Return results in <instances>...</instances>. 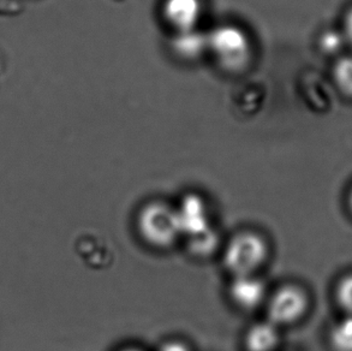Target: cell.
<instances>
[{
    "label": "cell",
    "mask_w": 352,
    "mask_h": 351,
    "mask_svg": "<svg viewBox=\"0 0 352 351\" xmlns=\"http://www.w3.org/2000/svg\"><path fill=\"white\" fill-rule=\"evenodd\" d=\"M270 247L260 233L243 231L230 240L225 247L224 266L234 278L256 275L266 265Z\"/></svg>",
    "instance_id": "obj_1"
},
{
    "label": "cell",
    "mask_w": 352,
    "mask_h": 351,
    "mask_svg": "<svg viewBox=\"0 0 352 351\" xmlns=\"http://www.w3.org/2000/svg\"><path fill=\"white\" fill-rule=\"evenodd\" d=\"M141 237L152 247H171L181 236L177 211L162 202H152L141 209L138 219Z\"/></svg>",
    "instance_id": "obj_2"
},
{
    "label": "cell",
    "mask_w": 352,
    "mask_h": 351,
    "mask_svg": "<svg viewBox=\"0 0 352 351\" xmlns=\"http://www.w3.org/2000/svg\"><path fill=\"white\" fill-rule=\"evenodd\" d=\"M309 306L308 296L297 285H284L267 299V321L279 328L298 323Z\"/></svg>",
    "instance_id": "obj_3"
},
{
    "label": "cell",
    "mask_w": 352,
    "mask_h": 351,
    "mask_svg": "<svg viewBox=\"0 0 352 351\" xmlns=\"http://www.w3.org/2000/svg\"><path fill=\"white\" fill-rule=\"evenodd\" d=\"M208 43L220 62L228 69H238L247 62L249 45L245 35L234 27H221L214 30Z\"/></svg>",
    "instance_id": "obj_4"
},
{
    "label": "cell",
    "mask_w": 352,
    "mask_h": 351,
    "mask_svg": "<svg viewBox=\"0 0 352 351\" xmlns=\"http://www.w3.org/2000/svg\"><path fill=\"white\" fill-rule=\"evenodd\" d=\"M266 284L256 275L234 278L230 286V297L243 310L258 308L266 301Z\"/></svg>",
    "instance_id": "obj_5"
},
{
    "label": "cell",
    "mask_w": 352,
    "mask_h": 351,
    "mask_svg": "<svg viewBox=\"0 0 352 351\" xmlns=\"http://www.w3.org/2000/svg\"><path fill=\"white\" fill-rule=\"evenodd\" d=\"M176 211L182 233L191 237L208 230L207 209L199 196H188Z\"/></svg>",
    "instance_id": "obj_6"
},
{
    "label": "cell",
    "mask_w": 352,
    "mask_h": 351,
    "mask_svg": "<svg viewBox=\"0 0 352 351\" xmlns=\"http://www.w3.org/2000/svg\"><path fill=\"white\" fill-rule=\"evenodd\" d=\"M165 16L179 33L189 32L200 16V3L199 0H167Z\"/></svg>",
    "instance_id": "obj_7"
},
{
    "label": "cell",
    "mask_w": 352,
    "mask_h": 351,
    "mask_svg": "<svg viewBox=\"0 0 352 351\" xmlns=\"http://www.w3.org/2000/svg\"><path fill=\"white\" fill-rule=\"evenodd\" d=\"M280 342L278 328L270 321L256 323L249 328L244 344L248 351H276Z\"/></svg>",
    "instance_id": "obj_8"
},
{
    "label": "cell",
    "mask_w": 352,
    "mask_h": 351,
    "mask_svg": "<svg viewBox=\"0 0 352 351\" xmlns=\"http://www.w3.org/2000/svg\"><path fill=\"white\" fill-rule=\"evenodd\" d=\"M206 45V39L192 30L182 32L179 36L175 40L177 52L184 57H197Z\"/></svg>",
    "instance_id": "obj_9"
},
{
    "label": "cell",
    "mask_w": 352,
    "mask_h": 351,
    "mask_svg": "<svg viewBox=\"0 0 352 351\" xmlns=\"http://www.w3.org/2000/svg\"><path fill=\"white\" fill-rule=\"evenodd\" d=\"M332 344L337 351H352V318L344 319L333 328Z\"/></svg>",
    "instance_id": "obj_10"
},
{
    "label": "cell",
    "mask_w": 352,
    "mask_h": 351,
    "mask_svg": "<svg viewBox=\"0 0 352 351\" xmlns=\"http://www.w3.org/2000/svg\"><path fill=\"white\" fill-rule=\"evenodd\" d=\"M334 78L340 90L352 96V58L340 59L334 67Z\"/></svg>",
    "instance_id": "obj_11"
},
{
    "label": "cell",
    "mask_w": 352,
    "mask_h": 351,
    "mask_svg": "<svg viewBox=\"0 0 352 351\" xmlns=\"http://www.w3.org/2000/svg\"><path fill=\"white\" fill-rule=\"evenodd\" d=\"M337 299L346 312L352 313V275L344 278L337 289Z\"/></svg>",
    "instance_id": "obj_12"
},
{
    "label": "cell",
    "mask_w": 352,
    "mask_h": 351,
    "mask_svg": "<svg viewBox=\"0 0 352 351\" xmlns=\"http://www.w3.org/2000/svg\"><path fill=\"white\" fill-rule=\"evenodd\" d=\"M343 41L344 39L342 35H339L337 32H331V33L326 34L322 39V47L326 52H338L339 50L343 47Z\"/></svg>",
    "instance_id": "obj_13"
},
{
    "label": "cell",
    "mask_w": 352,
    "mask_h": 351,
    "mask_svg": "<svg viewBox=\"0 0 352 351\" xmlns=\"http://www.w3.org/2000/svg\"><path fill=\"white\" fill-rule=\"evenodd\" d=\"M345 39L352 45V10L345 19Z\"/></svg>",
    "instance_id": "obj_14"
},
{
    "label": "cell",
    "mask_w": 352,
    "mask_h": 351,
    "mask_svg": "<svg viewBox=\"0 0 352 351\" xmlns=\"http://www.w3.org/2000/svg\"><path fill=\"white\" fill-rule=\"evenodd\" d=\"M122 351H141V350H138V349H124V350H122Z\"/></svg>",
    "instance_id": "obj_15"
},
{
    "label": "cell",
    "mask_w": 352,
    "mask_h": 351,
    "mask_svg": "<svg viewBox=\"0 0 352 351\" xmlns=\"http://www.w3.org/2000/svg\"><path fill=\"white\" fill-rule=\"evenodd\" d=\"M350 204H351V209H352V194H351V199H350Z\"/></svg>",
    "instance_id": "obj_16"
}]
</instances>
